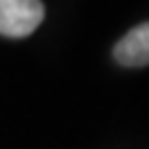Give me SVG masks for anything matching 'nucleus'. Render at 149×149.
Returning a JSON list of instances; mask_svg holds the SVG:
<instances>
[{"label": "nucleus", "mask_w": 149, "mask_h": 149, "mask_svg": "<svg viewBox=\"0 0 149 149\" xmlns=\"http://www.w3.org/2000/svg\"><path fill=\"white\" fill-rule=\"evenodd\" d=\"M42 0H0V35L27 37L44 21Z\"/></svg>", "instance_id": "1"}, {"label": "nucleus", "mask_w": 149, "mask_h": 149, "mask_svg": "<svg viewBox=\"0 0 149 149\" xmlns=\"http://www.w3.org/2000/svg\"><path fill=\"white\" fill-rule=\"evenodd\" d=\"M114 58L122 66H147L149 64V23L133 27L114 46Z\"/></svg>", "instance_id": "2"}]
</instances>
